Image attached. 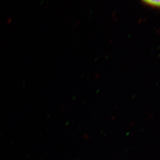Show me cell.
Here are the masks:
<instances>
[{"instance_id": "obj_1", "label": "cell", "mask_w": 160, "mask_h": 160, "mask_svg": "<svg viewBox=\"0 0 160 160\" xmlns=\"http://www.w3.org/2000/svg\"><path fill=\"white\" fill-rule=\"evenodd\" d=\"M145 6L160 10V0H140Z\"/></svg>"}]
</instances>
